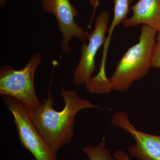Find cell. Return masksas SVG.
<instances>
[{"label":"cell","mask_w":160,"mask_h":160,"mask_svg":"<svg viewBox=\"0 0 160 160\" xmlns=\"http://www.w3.org/2000/svg\"><path fill=\"white\" fill-rule=\"evenodd\" d=\"M61 94L65 104L61 111L53 109L54 101L50 92L46 98L41 101L38 107L29 109L35 127L55 154L73 139L75 118L79 112L86 109H102L89 100L80 98L74 90L62 88Z\"/></svg>","instance_id":"cell-1"},{"label":"cell","mask_w":160,"mask_h":160,"mask_svg":"<svg viewBox=\"0 0 160 160\" xmlns=\"http://www.w3.org/2000/svg\"><path fill=\"white\" fill-rule=\"evenodd\" d=\"M158 32L146 25L141 28L139 41L123 55L108 79L109 92H124L134 82L143 78L151 67Z\"/></svg>","instance_id":"cell-2"},{"label":"cell","mask_w":160,"mask_h":160,"mask_svg":"<svg viewBox=\"0 0 160 160\" xmlns=\"http://www.w3.org/2000/svg\"><path fill=\"white\" fill-rule=\"evenodd\" d=\"M42 62V53L31 56L25 66L16 70L9 65L0 69V94L19 100L29 109L37 108L41 101L38 98L34 85L36 70Z\"/></svg>","instance_id":"cell-3"},{"label":"cell","mask_w":160,"mask_h":160,"mask_svg":"<svg viewBox=\"0 0 160 160\" xmlns=\"http://www.w3.org/2000/svg\"><path fill=\"white\" fill-rule=\"evenodd\" d=\"M14 118L21 145L32 154L36 160H57L56 154L49 149L32 122L29 108L14 98L1 96Z\"/></svg>","instance_id":"cell-4"},{"label":"cell","mask_w":160,"mask_h":160,"mask_svg":"<svg viewBox=\"0 0 160 160\" xmlns=\"http://www.w3.org/2000/svg\"><path fill=\"white\" fill-rule=\"evenodd\" d=\"M109 17L108 11L101 12L96 18L94 29L87 38L88 42H83L79 61L72 74L75 86L86 85L96 70V57L105 43Z\"/></svg>","instance_id":"cell-5"},{"label":"cell","mask_w":160,"mask_h":160,"mask_svg":"<svg viewBox=\"0 0 160 160\" xmlns=\"http://www.w3.org/2000/svg\"><path fill=\"white\" fill-rule=\"evenodd\" d=\"M40 1L43 11L53 15L56 19L58 28L62 37L60 43L62 53L69 54L72 39L77 38L84 42L89 35L76 22L75 18L78 14V12L70 0Z\"/></svg>","instance_id":"cell-6"},{"label":"cell","mask_w":160,"mask_h":160,"mask_svg":"<svg viewBox=\"0 0 160 160\" xmlns=\"http://www.w3.org/2000/svg\"><path fill=\"white\" fill-rule=\"evenodd\" d=\"M111 123L113 127L121 128L134 139L135 144L128 149L130 156L140 160H160V136L138 130L124 111L115 113L111 118Z\"/></svg>","instance_id":"cell-7"},{"label":"cell","mask_w":160,"mask_h":160,"mask_svg":"<svg viewBox=\"0 0 160 160\" xmlns=\"http://www.w3.org/2000/svg\"><path fill=\"white\" fill-rule=\"evenodd\" d=\"M132 14L123 21L126 28L146 25L158 32L160 29V0H138L130 8Z\"/></svg>","instance_id":"cell-8"},{"label":"cell","mask_w":160,"mask_h":160,"mask_svg":"<svg viewBox=\"0 0 160 160\" xmlns=\"http://www.w3.org/2000/svg\"><path fill=\"white\" fill-rule=\"evenodd\" d=\"M82 151L89 160H114L106 148L104 138L98 146L88 145L83 148Z\"/></svg>","instance_id":"cell-9"},{"label":"cell","mask_w":160,"mask_h":160,"mask_svg":"<svg viewBox=\"0 0 160 160\" xmlns=\"http://www.w3.org/2000/svg\"><path fill=\"white\" fill-rule=\"evenodd\" d=\"M151 67L160 68V45L157 43L152 57Z\"/></svg>","instance_id":"cell-10"},{"label":"cell","mask_w":160,"mask_h":160,"mask_svg":"<svg viewBox=\"0 0 160 160\" xmlns=\"http://www.w3.org/2000/svg\"><path fill=\"white\" fill-rule=\"evenodd\" d=\"M114 160H132L129 155L122 149H118L113 154Z\"/></svg>","instance_id":"cell-11"},{"label":"cell","mask_w":160,"mask_h":160,"mask_svg":"<svg viewBox=\"0 0 160 160\" xmlns=\"http://www.w3.org/2000/svg\"><path fill=\"white\" fill-rule=\"evenodd\" d=\"M89 1L90 6L92 7V8L94 9V11H95L99 6L97 2V0H89Z\"/></svg>","instance_id":"cell-12"},{"label":"cell","mask_w":160,"mask_h":160,"mask_svg":"<svg viewBox=\"0 0 160 160\" xmlns=\"http://www.w3.org/2000/svg\"><path fill=\"white\" fill-rule=\"evenodd\" d=\"M7 4V0H0V8H2L6 7Z\"/></svg>","instance_id":"cell-13"},{"label":"cell","mask_w":160,"mask_h":160,"mask_svg":"<svg viewBox=\"0 0 160 160\" xmlns=\"http://www.w3.org/2000/svg\"><path fill=\"white\" fill-rule=\"evenodd\" d=\"M156 41L158 44L160 45V29L158 32L156 38Z\"/></svg>","instance_id":"cell-14"},{"label":"cell","mask_w":160,"mask_h":160,"mask_svg":"<svg viewBox=\"0 0 160 160\" xmlns=\"http://www.w3.org/2000/svg\"><path fill=\"white\" fill-rule=\"evenodd\" d=\"M97 2L98 5L99 6V0H97Z\"/></svg>","instance_id":"cell-15"},{"label":"cell","mask_w":160,"mask_h":160,"mask_svg":"<svg viewBox=\"0 0 160 160\" xmlns=\"http://www.w3.org/2000/svg\"><path fill=\"white\" fill-rule=\"evenodd\" d=\"M135 1V0H129V2L130 3H131V2H133V1Z\"/></svg>","instance_id":"cell-16"}]
</instances>
